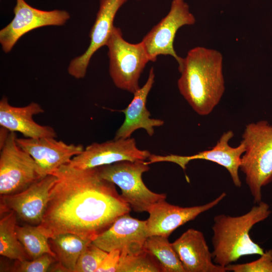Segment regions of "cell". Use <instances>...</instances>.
Here are the masks:
<instances>
[{"mask_svg": "<svg viewBox=\"0 0 272 272\" xmlns=\"http://www.w3.org/2000/svg\"><path fill=\"white\" fill-rule=\"evenodd\" d=\"M56 179L53 174L48 175L20 192L1 195V213L12 210L24 222L39 225L47 207L50 189Z\"/></svg>", "mask_w": 272, "mask_h": 272, "instance_id": "12", "label": "cell"}, {"mask_svg": "<svg viewBox=\"0 0 272 272\" xmlns=\"http://www.w3.org/2000/svg\"><path fill=\"white\" fill-rule=\"evenodd\" d=\"M179 92L201 116L210 114L225 91L223 56L218 50L201 46L190 49L178 66Z\"/></svg>", "mask_w": 272, "mask_h": 272, "instance_id": "2", "label": "cell"}, {"mask_svg": "<svg viewBox=\"0 0 272 272\" xmlns=\"http://www.w3.org/2000/svg\"><path fill=\"white\" fill-rule=\"evenodd\" d=\"M245 151L239 169L254 203L262 201V188L272 182V125L266 120L246 125L242 135Z\"/></svg>", "mask_w": 272, "mask_h": 272, "instance_id": "4", "label": "cell"}, {"mask_svg": "<svg viewBox=\"0 0 272 272\" xmlns=\"http://www.w3.org/2000/svg\"><path fill=\"white\" fill-rule=\"evenodd\" d=\"M127 0H100L99 9L90 33V43L82 55L72 59L69 74L76 79L84 78L90 60L99 48L106 45L114 27L115 15Z\"/></svg>", "mask_w": 272, "mask_h": 272, "instance_id": "16", "label": "cell"}, {"mask_svg": "<svg viewBox=\"0 0 272 272\" xmlns=\"http://www.w3.org/2000/svg\"><path fill=\"white\" fill-rule=\"evenodd\" d=\"M57 261L55 257L49 254H44L35 259L23 261L15 260L10 269L16 272H45L50 266Z\"/></svg>", "mask_w": 272, "mask_h": 272, "instance_id": "27", "label": "cell"}, {"mask_svg": "<svg viewBox=\"0 0 272 272\" xmlns=\"http://www.w3.org/2000/svg\"><path fill=\"white\" fill-rule=\"evenodd\" d=\"M144 249L157 260L163 272H185L181 261L168 237L149 236L145 241Z\"/></svg>", "mask_w": 272, "mask_h": 272, "instance_id": "22", "label": "cell"}, {"mask_svg": "<svg viewBox=\"0 0 272 272\" xmlns=\"http://www.w3.org/2000/svg\"><path fill=\"white\" fill-rule=\"evenodd\" d=\"M148 236L147 221L127 213L118 217L92 242L107 252L119 250L121 254H129L143 251Z\"/></svg>", "mask_w": 272, "mask_h": 272, "instance_id": "13", "label": "cell"}, {"mask_svg": "<svg viewBox=\"0 0 272 272\" xmlns=\"http://www.w3.org/2000/svg\"><path fill=\"white\" fill-rule=\"evenodd\" d=\"M232 130L225 132L221 136L216 145L212 149L199 152L190 156H180L170 154L166 156L151 154L146 161L147 164L161 162L175 163L183 170L186 165L192 160L201 159L215 162L225 168L229 173L233 183L237 187L242 186L239 175L241 158L245 151L243 141L236 147H232L229 144L234 137Z\"/></svg>", "mask_w": 272, "mask_h": 272, "instance_id": "11", "label": "cell"}, {"mask_svg": "<svg viewBox=\"0 0 272 272\" xmlns=\"http://www.w3.org/2000/svg\"><path fill=\"white\" fill-rule=\"evenodd\" d=\"M15 132L10 131L0 149V194L20 192L41 179L34 159L17 144Z\"/></svg>", "mask_w": 272, "mask_h": 272, "instance_id": "7", "label": "cell"}, {"mask_svg": "<svg viewBox=\"0 0 272 272\" xmlns=\"http://www.w3.org/2000/svg\"><path fill=\"white\" fill-rule=\"evenodd\" d=\"M116 272H163L157 260L145 249L138 253L121 254Z\"/></svg>", "mask_w": 272, "mask_h": 272, "instance_id": "24", "label": "cell"}, {"mask_svg": "<svg viewBox=\"0 0 272 272\" xmlns=\"http://www.w3.org/2000/svg\"><path fill=\"white\" fill-rule=\"evenodd\" d=\"M12 21L0 31L3 50L10 52L18 40L33 29L46 26H61L70 19L64 10L43 11L29 5L25 0H16Z\"/></svg>", "mask_w": 272, "mask_h": 272, "instance_id": "9", "label": "cell"}, {"mask_svg": "<svg viewBox=\"0 0 272 272\" xmlns=\"http://www.w3.org/2000/svg\"><path fill=\"white\" fill-rule=\"evenodd\" d=\"M52 174L57 179L38 225L49 238L69 233L92 241L131 210L115 185L101 178L97 168L79 169L65 164Z\"/></svg>", "mask_w": 272, "mask_h": 272, "instance_id": "1", "label": "cell"}, {"mask_svg": "<svg viewBox=\"0 0 272 272\" xmlns=\"http://www.w3.org/2000/svg\"><path fill=\"white\" fill-rule=\"evenodd\" d=\"M92 242L72 233H61L49 238L57 261L66 272H74L77 261L87 245Z\"/></svg>", "mask_w": 272, "mask_h": 272, "instance_id": "20", "label": "cell"}, {"mask_svg": "<svg viewBox=\"0 0 272 272\" xmlns=\"http://www.w3.org/2000/svg\"><path fill=\"white\" fill-rule=\"evenodd\" d=\"M44 112L37 103L31 102L23 107L10 105L8 98L3 96L0 101V125L10 131L19 132L27 138L56 137V133L51 126L36 122L33 115Z\"/></svg>", "mask_w": 272, "mask_h": 272, "instance_id": "18", "label": "cell"}, {"mask_svg": "<svg viewBox=\"0 0 272 272\" xmlns=\"http://www.w3.org/2000/svg\"><path fill=\"white\" fill-rule=\"evenodd\" d=\"M239 216L220 214L214 218L212 243L214 262L225 267L245 255H262V248L253 241L250 231L271 214L270 206L261 201Z\"/></svg>", "mask_w": 272, "mask_h": 272, "instance_id": "3", "label": "cell"}, {"mask_svg": "<svg viewBox=\"0 0 272 272\" xmlns=\"http://www.w3.org/2000/svg\"><path fill=\"white\" fill-rule=\"evenodd\" d=\"M227 271L233 272H272V249L266 250L253 261L241 264H230Z\"/></svg>", "mask_w": 272, "mask_h": 272, "instance_id": "26", "label": "cell"}, {"mask_svg": "<svg viewBox=\"0 0 272 272\" xmlns=\"http://www.w3.org/2000/svg\"><path fill=\"white\" fill-rule=\"evenodd\" d=\"M106 45L113 82L118 88L133 94L139 89L140 76L150 61L143 43L126 41L120 29L114 26Z\"/></svg>", "mask_w": 272, "mask_h": 272, "instance_id": "6", "label": "cell"}, {"mask_svg": "<svg viewBox=\"0 0 272 272\" xmlns=\"http://www.w3.org/2000/svg\"><path fill=\"white\" fill-rule=\"evenodd\" d=\"M17 218L12 210L1 213L0 254L15 260H30L17 235Z\"/></svg>", "mask_w": 272, "mask_h": 272, "instance_id": "21", "label": "cell"}, {"mask_svg": "<svg viewBox=\"0 0 272 272\" xmlns=\"http://www.w3.org/2000/svg\"><path fill=\"white\" fill-rule=\"evenodd\" d=\"M100 176L121 190V196L136 212H148L158 201L166 199L165 193L150 190L142 179V174L150 167L145 161H123L96 167Z\"/></svg>", "mask_w": 272, "mask_h": 272, "instance_id": "5", "label": "cell"}, {"mask_svg": "<svg viewBox=\"0 0 272 272\" xmlns=\"http://www.w3.org/2000/svg\"><path fill=\"white\" fill-rule=\"evenodd\" d=\"M151 155L149 151L139 149L134 138L114 139L88 146L67 164L79 169L93 168L123 161H145Z\"/></svg>", "mask_w": 272, "mask_h": 272, "instance_id": "10", "label": "cell"}, {"mask_svg": "<svg viewBox=\"0 0 272 272\" xmlns=\"http://www.w3.org/2000/svg\"><path fill=\"white\" fill-rule=\"evenodd\" d=\"M172 245L185 272H226L225 267L216 264L202 232L190 228Z\"/></svg>", "mask_w": 272, "mask_h": 272, "instance_id": "17", "label": "cell"}, {"mask_svg": "<svg viewBox=\"0 0 272 272\" xmlns=\"http://www.w3.org/2000/svg\"><path fill=\"white\" fill-rule=\"evenodd\" d=\"M195 23L193 15L184 0H173L169 13L144 36L143 43L150 60L155 61L160 55L173 56L181 65L183 58L175 52L173 43L178 30Z\"/></svg>", "mask_w": 272, "mask_h": 272, "instance_id": "8", "label": "cell"}, {"mask_svg": "<svg viewBox=\"0 0 272 272\" xmlns=\"http://www.w3.org/2000/svg\"><path fill=\"white\" fill-rule=\"evenodd\" d=\"M226 196V193L222 192L215 199L206 204L189 207L171 205L165 199L160 200L148 212L149 217L146 221L148 235L168 237L179 227L216 206Z\"/></svg>", "mask_w": 272, "mask_h": 272, "instance_id": "15", "label": "cell"}, {"mask_svg": "<svg viewBox=\"0 0 272 272\" xmlns=\"http://www.w3.org/2000/svg\"><path fill=\"white\" fill-rule=\"evenodd\" d=\"M55 138H17L18 145L35 160L42 177L53 173L84 149L80 144H68Z\"/></svg>", "mask_w": 272, "mask_h": 272, "instance_id": "14", "label": "cell"}, {"mask_svg": "<svg viewBox=\"0 0 272 272\" xmlns=\"http://www.w3.org/2000/svg\"><path fill=\"white\" fill-rule=\"evenodd\" d=\"M120 257L119 250L108 252L96 272H116Z\"/></svg>", "mask_w": 272, "mask_h": 272, "instance_id": "28", "label": "cell"}, {"mask_svg": "<svg viewBox=\"0 0 272 272\" xmlns=\"http://www.w3.org/2000/svg\"><path fill=\"white\" fill-rule=\"evenodd\" d=\"M137 1H140V0H137Z\"/></svg>", "mask_w": 272, "mask_h": 272, "instance_id": "29", "label": "cell"}, {"mask_svg": "<svg viewBox=\"0 0 272 272\" xmlns=\"http://www.w3.org/2000/svg\"><path fill=\"white\" fill-rule=\"evenodd\" d=\"M16 230L18 238L30 260L44 254H49L56 258L51 249L49 238L41 231L38 225L27 224L20 226L17 224Z\"/></svg>", "mask_w": 272, "mask_h": 272, "instance_id": "23", "label": "cell"}, {"mask_svg": "<svg viewBox=\"0 0 272 272\" xmlns=\"http://www.w3.org/2000/svg\"><path fill=\"white\" fill-rule=\"evenodd\" d=\"M107 254V252L90 242L81 254L74 272H96Z\"/></svg>", "mask_w": 272, "mask_h": 272, "instance_id": "25", "label": "cell"}, {"mask_svg": "<svg viewBox=\"0 0 272 272\" xmlns=\"http://www.w3.org/2000/svg\"><path fill=\"white\" fill-rule=\"evenodd\" d=\"M155 74L153 67L151 68L147 82L133 93V98L129 105L121 110L124 114L125 119L116 132L114 139H127L138 129H144L149 136L154 133V127L164 124L163 120L151 118L150 112L146 107L148 95L154 83Z\"/></svg>", "mask_w": 272, "mask_h": 272, "instance_id": "19", "label": "cell"}]
</instances>
